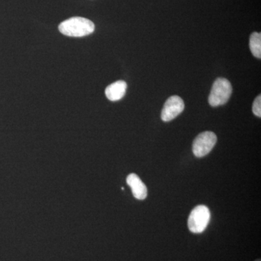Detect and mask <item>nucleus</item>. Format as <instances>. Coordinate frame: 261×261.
<instances>
[{
  "label": "nucleus",
  "instance_id": "1",
  "mask_svg": "<svg viewBox=\"0 0 261 261\" xmlns=\"http://www.w3.org/2000/svg\"><path fill=\"white\" fill-rule=\"evenodd\" d=\"M94 24L89 19L82 17H73L62 22L59 31L68 37H82L94 32Z\"/></svg>",
  "mask_w": 261,
  "mask_h": 261
},
{
  "label": "nucleus",
  "instance_id": "2",
  "mask_svg": "<svg viewBox=\"0 0 261 261\" xmlns=\"http://www.w3.org/2000/svg\"><path fill=\"white\" fill-rule=\"evenodd\" d=\"M232 93V87L229 81L224 78H219L213 84L208 102L212 107L224 106L228 102Z\"/></svg>",
  "mask_w": 261,
  "mask_h": 261
},
{
  "label": "nucleus",
  "instance_id": "3",
  "mask_svg": "<svg viewBox=\"0 0 261 261\" xmlns=\"http://www.w3.org/2000/svg\"><path fill=\"white\" fill-rule=\"evenodd\" d=\"M211 219V212L205 205H198L192 211L189 216L188 228L192 233L203 232Z\"/></svg>",
  "mask_w": 261,
  "mask_h": 261
},
{
  "label": "nucleus",
  "instance_id": "4",
  "mask_svg": "<svg viewBox=\"0 0 261 261\" xmlns=\"http://www.w3.org/2000/svg\"><path fill=\"white\" fill-rule=\"evenodd\" d=\"M217 142V137L214 132H205L200 134L195 139L192 151L196 157L202 158L212 150Z\"/></svg>",
  "mask_w": 261,
  "mask_h": 261
},
{
  "label": "nucleus",
  "instance_id": "5",
  "mask_svg": "<svg viewBox=\"0 0 261 261\" xmlns=\"http://www.w3.org/2000/svg\"><path fill=\"white\" fill-rule=\"evenodd\" d=\"M184 109L185 102L183 99L178 96H172L165 102L161 113V119L165 122L172 121L183 112Z\"/></svg>",
  "mask_w": 261,
  "mask_h": 261
},
{
  "label": "nucleus",
  "instance_id": "6",
  "mask_svg": "<svg viewBox=\"0 0 261 261\" xmlns=\"http://www.w3.org/2000/svg\"><path fill=\"white\" fill-rule=\"evenodd\" d=\"M126 183L130 187L132 193L137 200H145L147 195V187L141 178L135 173H130L127 176Z\"/></svg>",
  "mask_w": 261,
  "mask_h": 261
},
{
  "label": "nucleus",
  "instance_id": "7",
  "mask_svg": "<svg viewBox=\"0 0 261 261\" xmlns=\"http://www.w3.org/2000/svg\"><path fill=\"white\" fill-rule=\"evenodd\" d=\"M127 84L124 81H117L106 89V95L109 100L118 101L124 97L126 94Z\"/></svg>",
  "mask_w": 261,
  "mask_h": 261
},
{
  "label": "nucleus",
  "instance_id": "8",
  "mask_svg": "<svg viewBox=\"0 0 261 261\" xmlns=\"http://www.w3.org/2000/svg\"><path fill=\"white\" fill-rule=\"evenodd\" d=\"M250 48L252 54L255 58H261V34L260 33L253 32L250 35Z\"/></svg>",
  "mask_w": 261,
  "mask_h": 261
},
{
  "label": "nucleus",
  "instance_id": "9",
  "mask_svg": "<svg viewBox=\"0 0 261 261\" xmlns=\"http://www.w3.org/2000/svg\"><path fill=\"white\" fill-rule=\"evenodd\" d=\"M252 112L255 116L260 118L261 117V96H257L254 100L253 105H252Z\"/></svg>",
  "mask_w": 261,
  "mask_h": 261
},
{
  "label": "nucleus",
  "instance_id": "10",
  "mask_svg": "<svg viewBox=\"0 0 261 261\" xmlns=\"http://www.w3.org/2000/svg\"><path fill=\"white\" fill-rule=\"evenodd\" d=\"M255 261H261V260L260 258H259V259H256V260H255Z\"/></svg>",
  "mask_w": 261,
  "mask_h": 261
}]
</instances>
